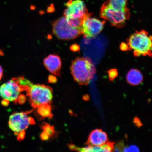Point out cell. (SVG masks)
Listing matches in <instances>:
<instances>
[{
	"label": "cell",
	"mask_w": 152,
	"mask_h": 152,
	"mask_svg": "<svg viewBox=\"0 0 152 152\" xmlns=\"http://www.w3.org/2000/svg\"><path fill=\"white\" fill-rule=\"evenodd\" d=\"M40 137L42 140L45 141V140H47L49 139V136L46 133L43 132L41 133L40 135Z\"/></svg>",
	"instance_id": "cell-25"
},
{
	"label": "cell",
	"mask_w": 152,
	"mask_h": 152,
	"mask_svg": "<svg viewBox=\"0 0 152 152\" xmlns=\"http://www.w3.org/2000/svg\"><path fill=\"white\" fill-rule=\"evenodd\" d=\"M71 70L75 80L81 85H88L96 72L92 61L87 57H77L72 61Z\"/></svg>",
	"instance_id": "cell-1"
},
{
	"label": "cell",
	"mask_w": 152,
	"mask_h": 152,
	"mask_svg": "<svg viewBox=\"0 0 152 152\" xmlns=\"http://www.w3.org/2000/svg\"><path fill=\"white\" fill-rule=\"evenodd\" d=\"M31 112L15 113L10 117L9 126L15 132V134L18 135V133L26 130L30 124H35L34 119L27 116Z\"/></svg>",
	"instance_id": "cell-7"
},
{
	"label": "cell",
	"mask_w": 152,
	"mask_h": 152,
	"mask_svg": "<svg viewBox=\"0 0 152 152\" xmlns=\"http://www.w3.org/2000/svg\"><path fill=\"white\" fill-rule=\"evenodd\" d=\"M25 135V132L24 130H23L21 132L18 133L17 140L18 141H22L24 138Z\"/></svg>",
	"instance_id": "cell-21"
},
{
	"label": "cell",
	"mask_w": 152,
	"mask_h": 152,
	"mask_svg": "<svg viewBox=\"0 0 152 152\" xmlns=\"http://www.w3.org/2000/svg\"><path fill=\"white\" fill-rule=\"evenodd\" d=\"M53 32L58 39L64 40H70L82 34L81 28L70 26L66 22V17L60 18L52 23Z\"/></svg>",
	"instance_id": "cell-5"
},
{
	"label": "cell",
	"mask_w": 152,
	"mask_h": 152,
	"mask_svg": "<svg viewBox=\"0 0 152 152\" xmlns=\"http://www.w3.org/2000/svg\"><path fill=\"white\" fill-rule=\"evenodd\" d=\"M31 83L23 77L14 78L0 86V96L4 99L16 102L20 93L28 90Z\"/></svg>",
	"instance_id": "cell-3"
},
{
	"label": "cell",
	"mask_w": 152,
	"mask_h": 152,
	"mask_svg": "<svg viewBox=\"0 0 152 152\" xmlns=\"http://www.w3.org/2000/svg\"><path fill=\"white\" fill-rule=\"evenodd\" d=\"M18 102L20 104H22L26 102V97L23 95H20L18 96Z\"/></svg>",
	"instance_id": "cell-24"
},
{
	"label": "cell",
	"mask_w": 152,
	"mask_h": 152,
	"mask_svg": "<svg viewBox=\"0 0 152 152\" xmlns=\"http://www.w3.org/2000/svg\"><path fill=\"white\" fill-rule=\"evenodd\" d=\"M128 147L125 145L123 140L117 142L116 144H114V151L115 152H128Z\"/></svg>",
	"instance_id": "cell-17"
},
{
	"label": "cell",
	"mask_w": 152,
	"mask_h": 152,
	"mask_svg": "<svg viewBox=\"0 0 152 152\" xmlns=\"http://www.w3.org/2000/svg\"><path fill=\"white\" fill-rule=\"evenodd\" d=\"M128 152H140V150L136 146L132 145L128 147Z\"/></svg>",
	"instance_id": "cell-20"
},
{
	"label": "cell",
	"mask_w": 152,
	"mask_h": 152,
	"mask_svg": "<svg viewBox=\"0 0 152 152\" xmlns=\"http://www.w3.org/2000/svg\"><path fill=\"white\" fill-rule=\"evenodd\" d=\"M3 75V70L1 66H0V80L2 77Z\"/></svg>",
	"instance_id": "cell-29"
},
{
	"label": "cell",
	"mask_w": 152,
	"mask_h": 152,
	"mask_svg": "<svg viewBox=\"0 0 152 152\" xmlns=\"http://www.w3.org/2000/svg\"><path fill=\"white\" fill-rule=\"evenodd\" d=\"M129 50H133L134 56H152V37L144 30L136 31L126 40Z\"/></svg>",
	"instance_id": "cell-2"
},
{
	"label": "cell",
	"mask_w": 152,
	"mask_h": 152,
	"mask_svg": "<svg viewBox=\"0 0 152 152\" xmlns=\"http://www.w3.org/2000/svg\"><path fill=\"white\" fill-rule=\"evenodd\" d=\"M26 91V96L34 109L41 104H50L53 99V89L46 85L32 83Z\"/></svg>",
	"instance_id": "cell-4"
},
{
	"label": "cell",
	"mask_w": 152,
	"mask_h": 152,
	"mask_svg": "<svg viewBox=\"0 0 152 152\" xmlns=\"http://www.w3.org/2000/svg\"><path fill=\"white\" fill-rule=\"evenodd\" d=\"M37 109V113L40 116L45 118H52L53 115L52 113L51 106L50 104H42L38 106L36 108Z\"/></svg>",
	"instance_id": "cell-15"
},
{
	"label": "cell",
	"mask_w": 152,
	"mask_h": 152,
	"mask_svg": "<svg viewBox=\"0 0 152 152\" xmlns=\"http://www.w3.org/2000/svg\"><path fill=\"white\" fill-rule=\"evenodd\" d=\"M104 23V21L91 18V15L87 16L83 20L81 26L82 34L87 39L96 37L103 29Z\"/></svg>",
	"instance_id": "cell-9"
},
{
	"label": "cell",
	"mask_w": 152,
	"mask_h": 152,
	"mask_svg": "<svg viewBox=\"0 0 152 152\" xmlns=\"http://www.w3.org/2000/svg\"><path fill=\"white\" fill-rule=\"evenodd\" d=\"M4 56V53L2 50L0 49V56Z\"/></svg>",
	"instance_id": "cell-30"
},
{
	"label": "cell",
	"mask_w": 152,
	"mask_h": 152,
	"mask_svg": "<svg viewBox=\"0 0 152 152\" xmlns=\"http://www.w3.org/2000/svg\"><path fill=\"white\" fill-rule=\"evenodd\" d=\"M128 0H107L105 3L110 7L117 10H123L127 9Z\"/></svg>",
	"instance_id": "cell-14"
},
{
	"label": "cell",
	"mask_w": 152,
	"mask_h": 152,
	"mask_svg": "<svg viewBox=\"0 0 152 152\" xmlns=\"http://www.w3.org/2000/svg\"><path fill=\"white\" fill-rule=\"evenodd\" d=\"M101 18L107 20L112 26L122 28L125 26L130 17L128 8L123 10H117L110 7L105 3L102 5L100 11Z\"/></svg>",
	"instance_id": "cell-6"
},
{
	"label": "cell",
	"mask_w": 152,
	"mask_h": 152,
	"mask_svg": "<svg viewBox=\"0 0 152 152\" xmlns=\"http://www.w3.org/2000/svg\"><path fill=\"white\" fill-rule=\"evenodd\" d=\"M67 8L64 10V16L83 20L90 16L84 2L81 0H69L64 4Z\"/></svg>",
	"instance_id": "cell-8"
},
{
	"label": "cell",
	"mask_w": 152,
	"mask_h": 152,
	"mask_svg": "<svg viewBox=\"0 0 152 152\" xmlns=\"http://www.w3.org/2000/svg\"><path fill=\"white\" fill-rule=\"evenodd\" d=\"M115 142L107 141L103 145L100 146H87L83 148L77 147L73 144L68 145L69 149L77 152H114Z\"/></svg>",
	"instance_id": "cell-10"
},
{
	"label": "cell",
	"mask_w": 152,
	"mask_h": 152,
	"mask_svg": "<svg viewBox=\"0 0 152 152\" xmlns=\"http://www.w3.org/2000/svg\"><path fill=\"white\" fill-rule=\"evenodd\" d=\"M70 49L72 51H73L74 52H78L80 50V46L79 45L77 44H75L71 45Z\"/></svg>",
	"instance_id": "cell-23"
},
{
	"label": "cell",
	"mask_w": 152,
	"mask_h": 152,
	"mask_svg": "<svg viewBox=\"0 0 152 152\" xmlns=\"http://www.w3.org/2000/svg\"><path fill=\"white\" fill-rule=\"evenodd\" d=\"M120 48L121 50L123 51H129L128 44L125 43H121Z\"/></svg>",
	"instance_id": "cell-22"
},
{
	"label": "cell",
	"mask_w": 152,
	"mask_h": 152,
	"mask_svg": "<svg viewBox=\"0 0 152 152\" xmlns=\"http://www.w3.org/2000/svg\"><path fill=\"white\" fill-rule=\"evenodd\" d=\"M108 141V136L101 129H96L90 133L87 141L85 143L87 146H100Z\"/></svg>",
	"instance_id": "cell-11"
},
{
	"label": "cell",
	"mask_w": 152,
	"mask_h": 152,
	"mask_svg": "<svg viewBox=\"0 0 152 152\" xmlns=\"http://www.w3.org/2000/svg\"><path fill=\"white\" fill-rule=\"evenodd\" d=\"M66 22L72 27L81 28L83 20L81 19L66 17Z\"/></svg>",
	"instance_id": "cell-16"
},
{
	"label": "cell",
	"mask_w": 152,
	"mask_h": 152,
	"mask_svg": "<svg viewBox=\"0 0 152 152\" xmlns=\"http://www.w3.org/2000/svg\"><path fill=\"white\" fill-rule=\"evenodd\" d=\"M44 64L51 73L56 76L60 75L61 61L59 56L55 54L49 55L44 60Z\"/></svg>",
	"instance_id": "cell-12"
},
{
	"label": "cell",
	"mask_w": 152,
	"mask_h": 152,
	"mask_svg": "<svg viewBox=\"0 0 152 152\" xmlns=\"http://www.w3.org/2000/svg\"><path fill=\"white\" fill-rule=\"evenodd\" d=\"M41 128L44 132L48 135L49 137H52L54 135L55 131L54 126H52L49 124L44 123L42 125Z\"/></svg>",
	"instance_id": "cell-18"
},
{
	"label": "cell",
	"mask_w": 152,
	"mask_h": 152,
	"mask_svg": "<svg viewBox=\"0 0 152 152\" xmlns=\"http://www.w3.org/2000/svg\"><path fill=\"white\" fill-rule=\"evenodd\" d=\"M48 81L50 83H56L57 82L56 78L54 76L50 75L48 77Z\"/></svg>",
	"instance_id": "cell-27"
},
{
	"label": "cell",
	"mask_w": 152,
	"mask_h": 152,
	"mask_svg": "<svg viewBox=\"0 0 152 152\" xmlns=\"http://www.w3.org/2000/svg\"><path fill=\"white\" fill-rule=\"evenodd\" d=\"M126 80L129 84L132 86L140 85L143 80V77L139 70L132 69L129 71L126 75Z\"/></svg>",
	"instance_id": "cell-13"
},
{
	"label": "cell",
	"mask_w": 152,
	"mask_h": 152,
	"mask_svg": "<svg viewBox=\"0 0 152 152\" xmlns=\"http://www.w3.org/2000/svg\"><path fill=\"white\" fill-rule=\"evenodd\" d=\"M55 11V9L54 4H51L48 7L47 10V13H52Z\"/></svg>",
	"instance_id": "cell-26"
},
{
	"label": "cell",
	"mask_w": 152,
	"mask_h": 152,
	"mask_svg": "<svg viewBox=\"0 0 152 152\" xmlns=\"http://www.w3.org/2000/svg\"><path fill=\"white\" fill-rule=\"evenodd\" d=\"M9 101L6 99H4L2 100L1 104L4 106H7L9 105Z\"/></svg>",
	"instance_id": "cell-28"
},
{
	"label": "cell",
	"mask_w": 152,
	"mask_h": 152,
	"mask_svg": "<svg viewBox=\"0 0 152 152\" xmlns=\"http://www.w3.org/2000/svg\"><path fill=\"white\" fill-rule=\"evenodd\" d=\"M108 73L109 79L111 81H113L117 77L118 75L117 70L115 69H110L108 72Z\"/></svg>",
	"instance_id": "cell-19"
}]
</instances>
